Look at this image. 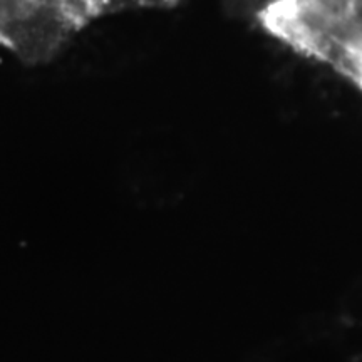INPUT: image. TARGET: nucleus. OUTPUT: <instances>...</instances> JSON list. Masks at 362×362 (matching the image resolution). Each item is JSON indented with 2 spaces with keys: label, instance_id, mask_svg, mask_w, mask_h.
I'll use <instances>...</instances> for the list:
<instances>
[{
  "label": "nucleus",
  "instance_id": "3",
  "mask_svg": "<svg viewBox=\"0 0 362 362\" xmlns=\"http://www.w3.org/2000/svg\"><path fill=\"white\" fill-rule=\"evenodd\" d=\"M337 61L362 88V29L342 45Z\"/></svg>",
  "mask_w": 362,
  "mask_h": 362
},
{
  "label": "nucleus",
  "instance_id": "4",
  "mask_svg": "<svg viewBox=\"0 0 362 362\" xmlns=\"http://www.w3.org/2000/svg\"><path fill=\"white\" fill-rule=\"evenodd\" d=\"M228 2L232 4V6L238 7L240 11H245L248 13H252V16H255L269 0H228Z\"/></svg>",
  "mask_w": 362,
  "mask_h": 362
},
{
  "label": "nucleus",
  "instance_id": "1",
  "mask_svg": "<svg viewBox=\"0 0 362 362\" xmlns=\"http://www.w3.org/2000/svg\"><path fill=\"white\" fill-rule=\"evenodd\" d=\"M175 0H0V45L42 64L94 22L116 13L168 8Z\"/></svg>",
  "mask_w": 362,
  "mask_h": 362
},
{
  "label": "nucleus",
  "instance_id": "2",
  "mask_svg": "<svg viewBox=\"0 0 362 362\" xmlns=\"http://www.w3.org/2000/svg\"><path fill=\"white\" fill-rule=\"evenodd\" d=\"M255 19L307 56L330 59L362 29V0H269Z\"/></svg>",
  "mask_w": 362,
  "mask_h": 362
}]
</instances>
